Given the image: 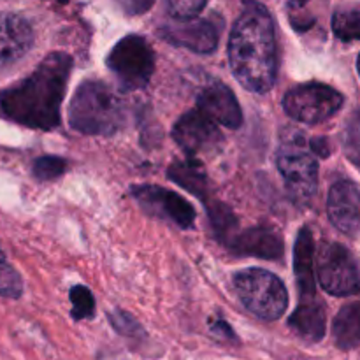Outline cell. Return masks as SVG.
<instances>
[{"instance_id":"7c38bea8","label":"cell","mask_w":360,"mask_h":360,"mask_svg":"<svg viewBox=\"0 0 360 360\" xmlns=\"http://www.w3.org/2000/svg\"><path fill=\"white\" fill-rule=\"evenodd\" d=\"M327 213L334 227L348 236L360 234V186L341 179L334 183L327 200Z\"/></svg>"},{"instance_id":"3957f363","label":"cell","mask_w":360,"mask_h":360,"mask_svg":"<svg viewBox=\"0 0 360 360\" xmlns=\"http://www.w3.org/2000/svg\"><path fill=\"white\" fill-rule=\"evenodd\" d=\"M125 120L118 95L102 81H84L70 101L69 125L86 136H112Z\"/></svg>"},{"instance_id":"7402d4cb","label":"cell","mask_w":360,"mask_h":360,"mask_svg":"<svg viewBox=\"0 0 360 360\" xmlns=\"http://www.w3.org/2000/svg\"><path fill=\"white\" fill-rule=\"evenodd\" d=\"M207 213L211 214V220H213V227L217 231V234L224 236V239L229 241L236 234V227H238V221H236L231 210L227 206H224V204L214 202L207 207Z\"/></svg>"},{"instance_id":"ffe728a7","label":"cell","mask_w":360,"mask_h":360,"mask_svg":"<svg viewBox=\"0 0 360 360\" xmlns=\"http://www.w3.org/2000/svg\"><path fill=\"white\" fill-rule=\"evenodd\" d=\"M333 30L341 41L360 39V7H347L334 13Z\"/></svg>"},{"instance_id":"d4e9b609","label":"cell","mask_w":360,"mask_h":360,"mask_svg":"<svg viewBox=\"0 0 360 360\" xmlns=\"http://www.w3.org/2000/svg\"><path fill=\"white\" fill-rule=\"evenodd\" d=\"M167 9L176 20H192L204 9L207 0H165Z\"/></svg>"},{"instance_id":"8992f818","label":"cell","mask_w":360,"mask_h":360,"mask_svg":"<svg viewBox=\"0 0 360 360\" xmlns=\"http://www.w3.org/2000/svg\"><path fill=\"white\" fill-rule=\"evenodd\" d=\"M343 105V95L322 83L297 84L283 97V109L297 122L316 125L333 118Z\"/></svg>"},{"instance_id":"d6986e66","label":"cell","mask_w":360,"mask_h":360,"mask_svg":"<svg viewBox=\"0 0 360 360\" xmlns=\"http://www.w3.org/2000/svg\"><path fill=\"white\" fill-rule=\"evenodd\" d=\"M167 176L179 186L192 192L193 195L206 199L207 195V178L202 165L195 160L178 162L167 171Z\"/></svg>"},{"instance_id":"277c9868","label":"cell","mask_w":360,"mask_h":360,"mask_svg":"<svg viewBox=\"0 0 360 360\" xmlns=\"http://www.w3.org/2000/svg\"><path fill=\"white\" fill-rule=\"evenodd\" d=\"M234 287L248 311L262 320H278L288 306V292L276 274L259 267L239 271Z\"/></svg>"},{"instance_id":"603a6c76","label":"cell","mask_w":360,"mask_h":360,"mask_svg":"<svg viewBox=\"0 0 360 360\" xmlns=\"http://www.w3.org/2000/svg\"><path fill=\"white\" fill-rule=\"evenodd\" d=\"M70 302H72V316L76 320L91 319L95 313V299L91 292L83 285H77L70 290Z\"/></svg>"},{"instance_id":"f546056e","label":"cell","mask_w":360,"mask_h":360,"mask_svg":"<svg viewBox=\"0 0 360 360\" xmlns=\"http://www.w3.org/2000/svg\"><path fill=\"white\" fill-rule=\"evenodd\" d=\"M292 2H294V4H297V6H304V4L308 2V0H292Z\"/></svg>"},{"instance_id":"30bf717a","label":"cell","mask_w":360,"mask_h":360,"mask_svg":"<svg viewBox=\"0 0 360 360\" xmlns=\"http://www.w3.org/2000/svg\"><path fill=\"white\" fill-rule=\"evenodd\" d=\"M132 195L143 204L146 210L158 217L169 218L181 229H192L195 221V210L185 197L165 190L157 185L134 186Z\"/></svg>"},{"instance_id":"52a82bcc","label":"cell","mask_w":360,"mask_h":360,"mask_svg":"<svg viewBox=\"0 0 360 360\" xmlns=\"http://www.w3.org/2000/svg\"><path fill=\"white\" fill-rule=\"evenodd\" d=\"M316 276L330 295L345 297L360 292V266L340 243H326L316 257Z\"/></svg>"},{"instance_id":"1f68e13d","label":"cell","mask_w":360,"mask_h":360,"mask_svg":"<svg viewBox=\"0 0 360 360\" xmlns=\"http://www.w3.org/2000/svg\"><path fill=\"white\" fill-rule=\"evenodd\" d=\"M243 2H246V4H248V2H252V0H243Z\"/></svg>"},{"instance_id":"4316f807","label":"cell","mask_w":360,"mask_h":360,"mask_svg":"<svg viewBox=\"0 0 360 360\" xmlns=\"http://www.w3.org/2000/svg\"><path fill=\"white\" fill-rule=\"evenodd\" d=\"M109 322L112 323V327H115L122 336L139 338V334H143V329H141L139 323H137L132 316L127 315V313L123 311L109 313Z\"/></svg>"},{"instance_id":"4dcf8cb0","label":"cell","mask_w":360,"mask_h":360,"mask_svg":"<svg viewBox=\"0 0 360 360\" xmlns=\"http://www.w3.org/2000/svg\"><path fill=\"white\" fill-rule=\"evenodd\" d=\"M357 69H359V76H360V55H359V60H357Z\"/></svg>"},{"instance_id":"cb8c5ba5","label":"cell","mask_w":360,"mask_h":360,"mask_svg":"<svg viewBox=\"0 0 360 360\" xmlns=\"http://www.w3.org/2000/svg\"><path fill=\"white\" fill-rule=\"evenodd\" d=\"M67 169V162L60 157H41L34 162L32 172L37 179L48 181L62 176Z\"/></svg>"},{"instance_id":"d6a6232c","label":"cell","mask_w":360,"mask_h":360,"mask_svg":"<svg viewBox=\"0 0 360 360\" xmlns=\"http://www.w3.org/2000/svg\"><path fill=\"white\" fill-rule=\"evenodd\" d=\"M60 2H67V0H60Z\"/></svg>"},{"instance_id":"4fadbf2b","label":"cell","mask_w":360,"mask_h":360,"mask_svg":"<svg viewBox=\"0 0 360 360\" xmlns=\"http://www.w3.org/2000/svg\"><path fill=\"white\" fill-rule=\"evenodd\" d=\"M34 46L32 25L20 14L0 13V67L23 58Z\"/></svg>"},{"instance_id":"9c48e42d","label":"cell","mask_w":360,"mask_h":360,"mask_svg":"<svg viewBox=\"0 0 360 360\" xmlns=\"http://www.w3.org/2000/svg\"><path fill=\"white\" fill-rule=\"evenodd\" d=\"M172 137L176 144L188 155L214 150L221 141L217 122L204 115L200 109H193L183 115L172 129Z\"/></svg>"},{"instance_id":"ac0fdd59","label":"cell","mask_w":360,"mask_h":360,"mask_svg":"<svg viewBox=\"0 0 360 360\" xmlns=\"http://www.w3.org/2000/svg\"><path fill=\"white\" fill-rule=\"evenodd\" d=\"M334 341L341 350L360 347V301L343 306L333 326Z\"/></svg>"},{"instance_id":"484cf974","label":"cell","mask_w":360,"mask_h":360,"mask_svg":"<svg viewBox=\"0 0 360 360\" xmlns=\"http://www.w3.org/2000/svg\"><path fill=\"white\" fill-rule=\"evenodd\" d=\"M345 148L348 151V157L360 165V109L350 120L345 137Z\"/></svg>"},{"instance_id":"7a4b0ae2","label":"cell","mask_w":360,"mask_h":360,"mask_svg":"<svg viewBox=\"0 0 360 360\" xmlns=\"http://www.w3.org/2000/svg\"><path fill=\"white\" fill-rule=\"evenodd\" d=\"M229 62L236 79L250 91L267 94L278 74V46L269 11L252 4L238 18L229 39Z\"/></svg>"},{"instance_id":"ba28073f","label":"cell","mask_w":360,"mask_h":360,"mask_svg":"<svg viewBox=\"0 0 360 360\" xmlns=\"http://www.w3.org/2000/svg\"><path fill=\"white\" fill-rule=\"evenodd\" d=\"M278 169L295 202L306 204L313 199L319 186V164L308 151L295 146L283 150L278 157Z\"/></svg>"},{"instance_id":"f1b7e54d","label":"cell","mask_w":360,"mask_h":360,"mask_svg":"<svg viewBox=\"0 0 360 360\" xmlns=\"http://www.w3.org/2000/svg\"><path fill=\"white\" fill-rule=\"evenodd\" d=\"M311 150L315 153L322 155V157H329V144H327L326 137H319V139L311 141Z\"/></svg>"},{"instance_id":"6da1fadb","label":"cell","mask_w":360,"mask_h":360,"mask_svg":"<svg viewBox=\"0 0 360 360\" xmlns=\"http://www.w3.org/2000/svg\"><path fill=\"white\" fill-rule=\"evenodd\" d=\"M72 58L51 53L21 83L0 91V111L30 129L51 130L60 123V105L65 97Z\"/></svg>"},{"instance_id":"9a60e30c","label":"cell","mask_w":360,"mask_h":360,"mask_svg":"<svg viewBox=\"0 0 360 360\" xmlns=\"http://www.w3.org/2000/svg\"><path fill=\"white\" fill-rule=\"evenodd\" d=\"M227 243L238 255L276 260L283 253L281 236L271 227H253L239 234L236 232Z\"/></svg>"},{"instance_id":"83f0119b","label":"cell","mask_w":360,"mask_h":360,"mask_svg":"<svg viewBox=\"0 0 360 360\" xmlns=\"http://www.w3.org/2000/svg\"><path fill=\"white\" fill-rule=\"evenodd\" d=\"M127 14H139L150 9L153 0H116Z\"/></svg>"},{"instance_id":"2e32d148","label":"cell","mask_w":360,"mask_h":360,"mask_svg":"<svg viewBox=\"0 0 360 360\" xmlns=\"http://www.w3.org/2000/svg\"><path fill=\"white\" fill-rule=\"evenodd\" d=\"M294 273L301 299L316 297L315 294V241L311 231L302 227L299 231L294 248Z\"/></svg>"},{"instance_id":"5b68a950","label":"cell","mask_w":360,"mask_h":360,"mask_svg":"<svg viewBox=\"0 0 360 360\" xmlns=\"http://www.w3.org/2000/svg\"><path fill=\"white\" fill-rule=\"evenodd\" d=\"M108 67L125 90H139L150 81L155 69V55L141 35L120 39L108 55Z\"/></svg>"},{"instance_id":"5bb4252c","label":"cell","mask_w":360,"mask_h":360,"mask_svg":"<svg viewBox=\"0 0 360 360\" xmlns=\"http://www.w3.org/2000/svg\"><path fill=\"white\" fill-rule=\"evenodd\" d=\"M197 105L213 122L229 129H238L243 123V112L234 94L225 84L213 83L204 88L197 97Z\"/></svg>"},{"instance_id":"8fae6325","label":"cell","mask_w":360,"mask_h":360,"mask_svg":"<svg viewBox=\"0 0 360 360\" xmlns=\"http://www.w3.org/2000/svg\"><path fill=\"white\" fill-rule=\"evenodd\" d=\"M162 39L193 53H213L218 46V28L210 20H178L158 30Z\"/></svg>"},{"instance_id":"44dd1931","label":"cell","mask_w":360,"mask_h":360,"mask_svg":"<svg viewBox=\"0 0 360 360\" xmlns=\"http://www.w3.org/2000/svg\"><path fill=\"white\" fill-rule=\"evenodd\" d=\"M21 294H23V281L0 250V295L7 299H18Z\"/></svg>"},{"instance_id":"e0dca14e","label":"cell","mask_w":360,"mask_h":360,"mask_svg":"<svg viewBox=\"0 0 360 360\" xmlns=\"http://www.w3.org/2000/svg\"><path fill=\"white\" fill-rule=\"evenodd\" d=\"M326 308L316 297L301 299L290 316V327L309 343H316L326 336Z\"/></svg>"}]
</instances>
